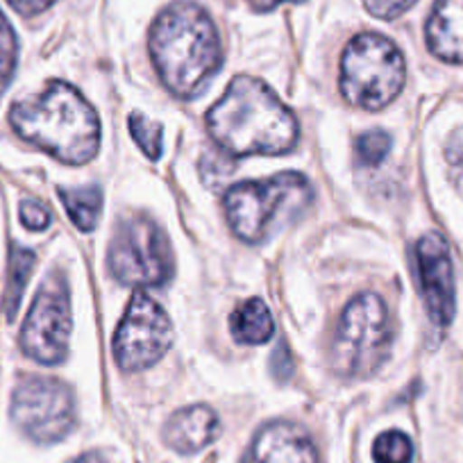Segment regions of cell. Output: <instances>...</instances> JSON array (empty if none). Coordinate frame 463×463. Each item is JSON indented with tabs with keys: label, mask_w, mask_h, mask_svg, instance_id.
I'll return each instance as SVG.
<instances>
[{
	"label": "cell",
	"mask_w": 463,
	"mask_h": 463,
	"mask_svg": "<svg viewBox=\"0 0 463 463\" xmlns=\"http://www.w3.org/2000/svg\"><path fill=\"white\" fill-rule=\"evenodd\" d=\"M207 130L232 157L287 155L296 148V116L261 80L239 75L207 111Z\"/></svg>",
	"instance_id": "cell-1"
},
{
	"label": "cell",
	"mask_w": 463,
	"mask_h": 463,
	"mask_svg": "<svg viewBox=\"0 0 463 463\" xmlns=\"http://www.w3.org/2000/svg\"><path fill=\"white\" fill-rule=\"evenodd\" d=\"M10 123L21 139L71 166L87 164L100 148L96 109L78 89L60 80L48 84L39 96L16 102Z\"/></svg>",
	"instance_id": "cell-2"
},
{
	"label": "cell",
	"mask_w": 463,
	"mask_h": 463,
	"mask_svg": "<svg viewBox=\"0 0 463 463\" xmlns=\"http://www.w3.org/2000/svg\"><path fill=\"white\" fill-rule=\"evenodd\" d=\"M148 46L159 80L180 98L195 96L222 61L213 21L194 3L166 7L150 30Z\"/></svg>",
	"instance_id": "cell-3"
},
{
	"label": "cell",
	"mask_w": 463,
	"mask_h": 463,
	"mask_svg": "<svg viewBox=\"0 0 463 463\" xmlns=\"http://www.w3.org/2000/svg\"><path fill=\"white\" fill-rule=\"evenodd\" d=\"M309 180L300 173H282L269 180L239 182L222 198L232 232L246 243L264 241L270 227L311 203Z\"/></svg>",
	"instance_id": "cell-4"
},
{
	"label": "cell",
	"mask_w": 463,
	"mask_h": 463,
	"mask_svg": "<svg viewBox=\"0 0 463 463\" xmlns=\"http://www.w3.org/2000/svg\"><path fill=\"white\" fill-rule=\"evenodd\" d=\"M404 78L402 52L382 34H359L343 51L338 84L350 105L368 111L382 109L400 96Z\"/></svg>",
	"instance_id": "cell-5"
},
{
	"label": "cell",
	"mask_w": 463,
	"mask_h": 463,
	"mask_svg": "<svg viewBox=\"0 0 463 463\" xmlns=\"http://www.w3.org/2000/svg\"><path fill=\"white\" fill-rule=\"evenodd\" d=\"M389 309L377 293H362L343 309L332 341V368L341 377H371L391 350Z\"/></svg>",
	"instance_id": "cell-6"
},
{
	"label": "cell",
	"mask_w": 463,
	"mask_h": 463,
	"mask_svg": "<svg viewBox=\"0 0 463 463\" xmlns=\"http://www.w3.org/2000/svg\"><path fill=\"white\" fill-rule=\"evenodd\" d=\"M107 264L111 275L128 287H162L173 275V252L155 221L137 213L116 227Z\"/></svg>",
	"instance_id": "cell-7"
},
{
	"label": "cell",
	"mask_w": 463,
	"mask_h": 463,
	"mask_svg": "<svg viewBox=\"0 0 463 463\" xmlns=\"http://www.w3.org/2000/svg\"><path fill=\"white\" fill-rule=\"evenodd\" d=\"M12 420L37 443H57L75 425V400L55 377L28 375L12 395Z\"/></svg>",
	"instance_id": "cell-8"
},
{
	"label": "cell",
	"mask_w": 463,
	"mask_h": 463,
	"mask_svg": "<svg viewBox=\"0 0 463 463\" xmlns=\"http://www.w3.org/2000/svg\"><path fill=\"white\" fill-rule=\"evenodd\" d=\"M173 343L166 311L150 296L137 291L114 334V359L126 373L146 371L157 364Z\"/></svg>",
	"instance_id": "cell-9"
},
{
	"label": "cell",
	"mask_w": 463,
	"mask_h": 463,
	"mask_svg": "<svg viewBox=\"0 0 463 463\" xmlns=\"http://www.w3.org/2000/svg\"><path fill=\"white\" fill-rule=\"evenodd\" d=\"M71 300L69 287L61 275H51L34 296L24 329L21 347L39 364H61L69 354Z\"/></svg>",
	"instance_id": "cell-10"
},
{
	"label": "cell",
	"mask_w": 463,
	"mask_h": 463,
	"mask_svg": "<svg viewBox=\"0 0 463 463\" xmlns=\"http://www.w3.org/2000/svg\"><path fill=\"white\" fill-rule=\"evenodd\" d=\"M416 273L431 323L448 327L454 318V269L449 248L440 234H425L416 243Z\"/></svg>",
	"instance_id": "cell-11"
},
{
	"label": "cell",
	"mask_w": 463,
	"mask_h": 463,
	"mask_svg": "<svg viewBox=\"0 0 463 463\" xmlns=\"http://www.w3.org/2000/svg\"><path fill=\"white\" fill-rule=\"evenodd\" d=\"M243 463H320V457L302 427L278 420L257 431Z\"/></svg>",
	"instance_id": "cell-12"
},
{
	"label": "cell",
	"mask_w": 463,
	"mask_h": 463,
	"mask_svg": "<svg viewBox=\"0 0 463 463\" xmlns=\"http://www.w3.org/2000/svg\"><path fill=\"white\" fill-rule=\"evenodd\" d=\"M218 431L221 422L216 413L204 404H194L173 413L164 427V440L177 452L194 454L212 445L218 439Z\"/></svg>",
	"instance_id": "cell-13"
},
{
	"label": "cell",
	"mask_w": 463,
	"mask_h": 463,
	"mask_svg": "<svg viewBox=\"0 0 463 463\" xmlns=\"http://www.w3.org/2000/svg\"><path fill=\"white\" fill-rule=\"evenodd\" d=\"M427 46L439 60L463 64V0H439L427 21Z\"/></svg>",
	"instance_id": "cell-14"
},
{
	"label": "cell",
	"mask_w": 463,
	"mask_h": 463,
	"mask_svg": "<svg viewBox=\"0 0 463 463\" xmlns=\"http://www.w3.org/2000/svg\"><path fill=\"white\" fill-rule=\"evenodd\" d=\"M230 332L239 343H250V345H261V343L270 341L275 323L264 300L252 298V300H246L232 311Z\"/></svg>",
	"instance_id": "cell-15"
},
{
	"label": "cell",
	"mask_w": 463,
	"mask_h": 463,
	"mask_svg": "<svg viewBox=\"0 0 463 463\" xmlns=\"http://www.w3.org/2000/svg\"><path fill=\"white\" fill-rule=\"evenodd\" d=\"M61 203L69 212L71 221L82 232H91L98 225L102 209V194L98 186H80V189H61Z\"/></svg>",
	"instance_id": "cell-16"
},
{
	"label": "cell",
	"mask_w": 463,
	"mask_h": 463,
	"mask_svg": "<svg viewBox=\"0 0 463 463\" xmlns=\"http://www.w3.org/2000/svg\"><path fill=\"white\" fill-rule=\"evenodd\" d=\"M34 266V252L28 248L14 246L10 255V273H7V288H5V311L7 318L14 320L19 311L21 298H24L25 287H28L30 273Z\"/></svg>",
	"instance_id": "cell-17"
},
{
	"label": "cell",
	"mask_w": 463,
	"mask_h": 463,
	"mask_svg": "<svg viewBox=\"0 0 463 463\" xmlns=\"http://www.w3.org/2000/svg\"><path fill=\"white\" fill-rule=\"evenodd\" d=\"M373 457L377 463H411L413 445L402 431H384L377 436Z\"/></svg>",
	"instance_id": "cell-18"
},
{
	"label": "cell",
	"mask_w": 463,
	"mask_h": 463,
	"mask_svg": "<svg viewBox=\"0 0 463 463\" xmlns=\"http://www.w3.org/2000/svg\"><path fill=\"white\" fill-rule=\"evenodd\" d=\"M130 132L137 144H139V148L150 159H159V155H162V126L159 123L150 121V118L137 111V114L130 116Z\"/></svg>",
	"instance_id": "cell-19"
},
{
	"label": "cell",
	"mask_w": 463,
	"mask_h": 463,
	"mask_svg": "<svg viewBox=\"0 0 463 463\" xmlns=\"http://www.w3.org/2000/svg\"><path fill=\"white\" fill-rule=\"evenodd\" d=\"M16 55H19L16 34L14 30H12L10 21L5 19V14L0 12V93L5 91L12 75H14Z\"/></svg>",
	"instance_id": "cell-20"
},
{
	"label": "cell",
	"mask_w": 463,
	"mask_h": 463,
	"mask_svg": "<svg viewBox=\"0 0 463 463\" xmlns=\"http://www.w3.org/2000/svg\"><path fill=\"white\" fill-rule=\"evenodd\" d=\"M391 153V137L382 130H368L357 139L359 162L366 166H377L384 162L386 155Z\"/></svg>",
	"instance_id": "cell-21"
},
{
	"label": "cell",
	"mask_w": 463,
	"mask_h": 463,
	"mask_svg": "<svg viewBox=\"0 0 463 463\" xmlns=\"http://www.w3.org/2000/svg\"><path fill=\"white\" fill-rule=\"evenodd\" d=\"M413 3H416V0H364L366 10L371 12L373 16L384 21H391L395 19V16L404 14Z\"/></svg>",
	"instance_id": "cell-22"
},
{
	"label": "cell",
	"mask_w": 463,
	"mask_h": 463,
	"mask_svg": "<svg viewBox=\"0 0 463 463\" xmlns=\"http://www.w3.org/2000/svg\"><path fill=\"white\" fill-rule=\"evenodd\" d=\"M21 222H24L28 230L43 232L51 225V213L43 204L34 203V200H24L21 203Z\"/></svg>",
	"instance_id": "cell-23"
},
{
	"label": "cell",
	"mask_w": 463,
	"mask_h": 463,
	"mask_svg": "<svg viewBox=\"0 0 463 463\" xmlns=\"http://www.w3.org/2000/svg\"><path fill=\"white\" fill-rule=\"evenodd\" d=\"M445 157L454 166H463V128L449 135V141L445 144Z\"/></svg>",
	"instance_id": "cell-24"
},
{
	"label": "cell",
	"mask_w": 463,
	"mask_h": 463,
	"mask_svg": "<svg viewBox=\"0 0 463 463\" xmlns=\"http://www.w3.org/2000/svg\"><path fill=\"white\" fill-rule=\"evenodd\" d=\"M7 3H10L19 14L33 16V14H42L43 10H48L55 0H7Z\"/></svg>",
	"instance_id": "cell-25"
},
{
	"label": "cell",
	"mask_w": 463,
	"mask_h": 463,
	"mask_svg": "<svg viewBox=\"0 0 463 463\" xmlns=\"http://www.w3.org/2000/svg\"><path fill=\"white\" fill-rule=\"evenodd\" d=\"M248 3H250L255 10L269 12V10H273V7L282 5V3H302V0H248Z\"/></svg>",
	"instance_id": "cell-26"
},
{
	"label": "cell",
	"mask_w": 463,
	"mask_h": 463,
	"mask_svg": "<svg viewBox=\"0 0 463 463\" xmlns=\"http://www.w3.org/2000/svg\"><path fill=\"white\" fill-rule=\"evenodd\" d=\"M71 463H102V458L98 457V454H84V457L75 458V461H71Z\"/></svg>",
	"instance_id": "cell-27"
}]
</instances>
